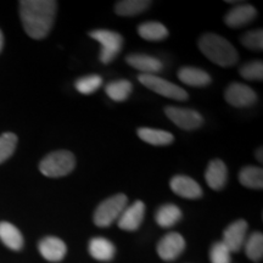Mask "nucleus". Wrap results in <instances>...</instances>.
Returning <instances> with one entry per match:
<instances>
[{
  "label": "nucleus",
  "instance_id": "412c9836",
  "mask_svg": "<svg viewBox=\"0 0 263 263\" xmlns=\"http://www.w3.org/2000/svg\"><path fill=\"white\" fill-rule=\"evenodd\" d=\"M138 33L143 39L151 42L163 41L164 38L168 37V29L166 26L160 24V22H144L138 27Z\"/></svg>",
  "mask_w": 263,
  "mask_h": 263
},
{
  "label": "nucleus",
  "instance_id": "9b49d317",
  "mask_svg": "<svg viewBox=\"0 0 263 263\" xmlns=\"http://www.w3.org/2000/svg\"><path fill=\"white\" fill-rule=\"evenodd\" d=\"M144 213H145V205L143 201L138 200L123 210L120 218L117 219L118 227L123 230H128V232L137 230L143 222Z\"/></svg>",
  "mask_w": 263,
  "mask_h": 263
},
{
  "label": "nucleus",
  "instance_id": "ddd939ff",
  "mask_svg": "<svg viewBox=\"0 0 263 263\" xmlns=\"http://www.w3.org/2000/svg\"><path fill=\"white\" fill-rule=\"evenodd\" d=\"M207 185L213 190H222L228 180V170L222 160H212L205 172Z\"/></svg>",
  "mask_w": 263,
  "mask_h": 263
},
{
  "label": "nucleus",
  "instance_id": "2f4dec72",
  "mask_svg": "<svg viewBox=\"0 0 263 263\" xmlns=\"http://www.w3.org/2000/svg\"><path fill=\"white\" fill-rule=\"evenodd\" d=\"M256 157H257L259 162H262V147H259V149H257V151H256Z\"/></svg>",
  "mask_w": 263,
  "mask_h": 263
},
{
  "label": "nucleus",
  "instance_id": "c85d7f7f",
  "mask_svg": "<svg viewBox=\"0 0 263 263\" xmlns=\"http://www.w3.org/2000/svg\"><path fill=\"white\" fill-rule=\"evenodd\" d=\"M240 74L244 80L248 81H262L263 80V62L255 60L248 62L240 68Z\"/></svg>",
  "mask_w": 263,
  "mask_h": 263
},
{
  "label": "nucleus",
  "instance_id": "aec40b11",
  "mask_svg": "<svg viewBox=\"0 0 263 263\" xmlns=\"http://www.w3.org/2000/svg\"><path fill=\"white\" fill-rule=\"evenodd\" d=\"M0 240L11 250H20L24 246V238L20 230L11 223H0Z\"/></svg>",
  "mask_w": 263,
  "mask_h": 263
},
{
  "label": "nucleus",
  "instance_id": "4be33fe9",
  "mask_svg": "<svg viewBox=\"0 0 263 263\" xmlns=\"http://www.w3.org/2000/svg\"><path fill=\"white\" fill-rule=\"evenodd\" d=\"M239 182L241 185L251 189L263 188V171L261 167L246 166L240 171Z\"/></svg>",
  "mask_w": 263,
  "mask_h": 263
},
{
  "label": "nucleus",
  "instance_id": "473e14b6",
  "mask_svg": "<svg viewBox=\"0 0 263 263\" xmlns=\"http://www.w3.org/2000/svg\"><path fill=\"white\" fill-rule=\"evenodd\" d=\"M3 44H4V37H3V33L0 31V51L3 49Z\"/></svg>",
  "mask_w": 263,
  "mask_h": 263
},
{
  "label": "nucleus",
  "instance_id": "39448f33",
  "mask_svg": "<svg viewBox=\"0 0 263 263\" xmlns=\"http://www.w3.org/2000/svg\"><path fill=\"white\" fill-rule=\"evenodd\" d=\"M89 35L100 43V61L103 64H108L120 54L123 45V38L120 33L107 31V29H97V31L90 32Z\"/></svg>",
  "mask_w": 263,
  "mask_h": 263
},
{
  "label": "nucleus",
  "instance_id": "423d86ee",
  "mask_svg": "<svg viewBox=\"0 0 263 263\" xmlns=\"http://www.w3.org/2000/svg\"><path fill=\"white\" fill-rule=\"evenodd\" d=\"M138 81L141 84L145 85L150 90L155 91L156 94L162 95V97L174 99V100H186L188 99V93L180 88L179 85L168 82L163 78L159 77L156 74H139L138 76Z\"/></svg>",
  "mask_w": 263,
  "mask_h": 263
},
{
  "label": "nucleus",
  "instance_id": "7c9ffc66",
  "mask_svg": "<svg viewBox=\"0 0 263 263\" xmlns=\"http://www.w3.org/2000/svg\"><path fill=\"white\" fill-rule=\"evenodd\" d=\"M241 43L245 48L251 50H262L263 49V31L255 29L245 33L241 37Z\"/></svg>",
  "mask_w": 263,
  "mask_h": 263
},
{
  "label": "nucleus",
  "instance_id": "f3484780",
  "mask_svg": "<svg viewBox=\"0 0 263 263\" xmlns=\"http://www.w3.org/2000/svg\"><path fill=\"white\" fill-rule=\"evenodd\" d=\"M178 80L184 84L192 85V87H206L211 83V77L206 71L201 68L186 66L178 71Z\"/></svg>",
  "mask_w": 263,
  "mask_h": 263
},
{
  "label": "nucleus",
  "instance_id": "a211bd4d",
  "mask_svg": "<svg viewBox=\"0 0 263 263\" xmlns=\"http://www.w3.org/2000/svg\"><path fill=\"white\" fill-rule=\"evenodd\" d=\"M138 137L141 140L145 141L147 144L155 146H164L170 145L173 143L174 137L170 132L161 130V129H154V128H139L138 129Z\"/></svg>",
  "mask_w": 263,
  "mask_h": 263
},
{
  "label": "nucleus",
  "instance_id": "a878e982",
  "mask_svg": "<svg viewBox=\"0 0 263 263\" xmlns=\"http://www.w3.org/2000/svg\"><path fill=\"white\" fill-rule=\"evenodd\" d=\"M246 256L252 261L257 262L263 255V235L262 233H254L245 241Z\"/></svg>",
  "mask_w": 263,
  "mask_h": 263
},
{
  "label": "nucleus",
  "instance_id": "c756f323",
  "mask_svg": "<svg viewBox=\"0 0 263 263\" xmlns=\"http://www.w3.org/2000/svg\"><path fill=\"white\" fill-rule=\"evenodd\" d=\"M230 254L232 252L228 248L222 241H218L215 242L210 250V259H211V263H232Z\"/></svg>",
  "mask_w": 263,
  "mask_h": 263
},
{
  "label": "nucleus",
  "instance_id": "bb28decb",
  "mask_svg": "<svg viewBox=\"0 0 263 263\" xmlns=\"http://www.w3.org/2000/svg\"><path fill=\"white\" fill-rule=\"evenodd\" d=\"M101 84H103V78H101L100 76L90 74L80 78V80L76 82L74 87L81 94L89 95L93 94L94 91H97L99 88L101 87Z\"/></svg>",
  "mask_w": 263,
  "mask_h": 263
},
{
  "label": "nucleus",
  "instance_id": "b1692460",
  "mask_svg": "<svg viewBox=\"0 0 263 263\" xmlns=\"http://www.w3.org/2000/svg\"><path fill=\"white\" fill-rule=\"evenodd\" d=\"M132 89H133V85L127 80L114 81L105 87L107 97L117 103L126 101L132 93Z\"/></svg>",
  "mask_w": 263,
  "mask_h": 263
},
{
  "label": "nucleus",
  "instance_id": "0eeeda50",
  "mask_svg": "<svg viewBox=\"0 0 263 263\" xmlns=\"http://www.w3.org/2000/svg\"><path fill=\"white\" fill-rule=\"evenodd\" d=\"M164 114L177 127L182 128L184 130H194L201 127L203 123L201 115L195 110H190V108L168 106L164 108Z\"/></svg>",
  "mask_w": 263,
  "mask_h": 263
},
{
  "label": "nucleus",
  "instance_id": "4468645a",
  "mask_svg": "<svg viewBox=\"0 0 263 263\" xmlns=\"http://www.w3.org/2000/svg\"><path fill=\"white\" fill-rule=\"evenodd\" d=\"M257 16V11L252 5H238L227 12L224 22L230 28H239L250 24Z\"/></svg>",
  "mask_w": 263,
  "mask_h": 263
},
{
  "label": "nucleus",
  "instance_id": "1a4fd4ad",
  "mask_svg": "<svg viewBox=\"0 0 263 263\" xmlns=\"http://www.w3.org/2000/svg\"><path fill=\"white\" fill-rule=\"evenodd\" d=\"M246 233H248V223L244 219H238L227 227L223 233L222 242L230 252H238L245 244Z\"/></svg>",
  "mask_w": 263,
  "mask_h": 263
},
{
  "label": "nucleus",
  "instance_id": "f257e3e1",
  "mask_svg": "<svg viewBox=\"0 0 263 263\" xmlns=\"http://www.w3.org/2000/svg\"><path fill=\"white\" fill-rule=\"evenodd\" d=\"M58 3L51 0L20 2V14L24 28L33 39L45 38L50 32L57 14Z\"/></svg>",
  "mask_w": 263,
  "mask_h": 263
},
{
  "label": "nucleus",
  "instance_id": "2eb2a0df",
  "mask_svg": "<svg viewBox=\"0 0 263 263\" xmlns=\"http://www.w3.org/2000/svg\"><path fill=\"white\" fill-rule=\"evenodd\" d=\"M39 251L43 257L48 261L59 262L65 257L67 248L61 239L55 238V236H48L39 242Z\"/></svg>",
  "mask_w": 263,
  "mask_h": 263
},
{
  "label": "nucleus",
  "instance_id": "9d476101",
  "mask_svg": "<svg viewBox=\"0 0 263 263\" xmlns=\"http://www.w3.org/2000/svg\"><path fill=\"white\" fill-rule=\"evenodd\" d=\"M185 249V240L178 233H170L160 240L157 254L164 261H173Z\"/></svg>",
  "mask_w": 263,
  "mask_h": 263
},
{
  "label": "nucleus",
  "instance_id": "f03ea898",
  "mask_svg": "<svg viewBox=\"0 0 263 263\" xmlns=\"http://www.w3.org/2000/svg\"><path fill=\"white\" fill-rule=\"evenodd\" d=\"M199 49L210 61L221 67H230L238 62V51L232 43L216 33L203 34L199 41Z\"/></svg>",
  "mask_w": 263,
  "mask_h": 263
},
{
  "label": "nucleus",
  "instance_id": "7ed1b4c3",
  "mask_svg": "<svg viewBox=\"0 0 263 263\" xmlns=\"http://www.w3.org/2000/svg\"><path fill=\"white\" fill-rule=\"evenodd\" d=\"M74 166L76 159L73 154L68 150H59L44 157L39 164V170L44 176L50 177V178H59V177L67 176L68 173H71Z\"/></svg>",
  "mask_w": 263,
  "mask_h": 263
},
{
  "label": "nucleus",
  "instance_id": "dca6fc26",
  "mask_svg": "<svg viewBox=\"0 0 263 263\" xmlns=\"http://www.w3.org/2000/svg\"><path fill=\"white\" fill-rule=\"evenodd\" d=\"M127 64L136 70L143 72V74H155L163 68L162 62L159 59L144 54H130L126 58Z\"/></svg>",
  "mask_w": 263,
  "mask_h": 263
},
{
  "label": "nucleus",
  "instance_id": "20e7f679",
  "mask_svg": "<svg viewBox=\"0 0 263 263\" xmlns=\"http://www.w3.org/2000/svg\"><path fill=\"white\" fill-rule=\"evenodd\" d=\"M128 199L124 194H117L105 200L98 206L94 213V222L98 227H108L120 218L127 207Z\"/></svg>",
  "mask_w": 263,
  "mask_h": 263
},
{
  "label": "nucleus",
  "instance_id": "393cba45",
  "mask_svg": "<svg viewBox=\"0 0 263 263\" xmlns=\"http://www.w3.org/2000/svg\"><path fill=\"white\" fill-rule=\"evenodd\" d=\"M150 6L147 0H122L115 6V11L120 16H136L145 11Z\"/></svg>",
  "mask_w": 263,
  "mask_h": 263
},
{
  "label": "nucleus",
  "instance_id": "5701e85b",
  "mask_svg": "<svg viewBox=\"0 0 263 263\" xmlns=\"http://www.w3.org/2000/svg\"><path fill=\"white\" fill-rule=\"evenodd\" d=\"M155 218L157 224L163 228H170L182 218V211L178 206L173 205V203H166L157 210Z\"/></svg>",
  "mask_w": 263,
  "mask_h": 263
},
{
  "label": "nucleus",
  "instance_id": "f8f14e48",
  "mask_svg": "<svg viewBox=\"0 0 263 263\" xmlns=\"http://www.w3.org/2000/svg\"><path fill=\"white\" fill-rule=\"evenodd\" d=\"M170 186L174 194L184 199H199L202 196L201 186L188 176H176L171 179Z\"/></svg>",
  "mask_w": 263,
  "mask_h": 263
},
{
  "label": "nucleus",
  "instance_id": "cd10ccee",
  "mask_svg": "<svg viewBox=\"0 0 263 263\" xmlns=\"http://www.w3.org/2000/svg\"><path fill=\"white\" fill-rule=\"evenodd\" d=\"M17 145V137L14 133H4L0 136V163L9 159L14 154Z\"/></svg>",
  "mask_w": 263,
  "mask_h": 263
},
{
  "label": "nucleus",
  "instance_id": "6ab92c4d",
  "mask_svg": "<svg viewBox=\"0 0 263 263\" xmlns=\"http://www.w3.org/2000/svg\"><path fill=\"white\" fill-rule=\"evenodd\" d=\"M115 245L105 238H94L89 242V254L98 261H110L115 256Z\"/></svg>",
  "mask_w": 263,
  "mask_h": 263
},
{
  "label": "nucleus",
  "instance_id": "6e6552de",
  "mask_svg": "<svg viewBox=\"0 0 263 263\" xmlns=\"http://www.w3.org/2000/svg\"><path fill=\"white\" fill-rule=\"evenodd\" d=\"M227 103L234 107H248L251 106L257 100V94L249 85L233 82L228 85L224 91Z\"/></svg>",
  "mask_w": 263,
  "mask_h": 263
}]
</instances>
